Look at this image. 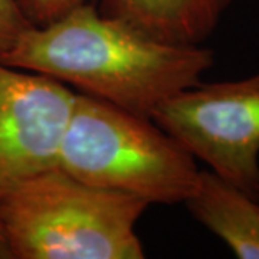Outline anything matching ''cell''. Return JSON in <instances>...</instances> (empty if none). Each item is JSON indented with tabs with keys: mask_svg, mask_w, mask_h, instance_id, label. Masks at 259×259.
Here are the masks:
<instances>
[{
	"mask_svg": "<svg viewBox=\"0 0 259 259\" xmlns=\"http://www.w3.org/2000/svg\"><path fill=\"white\" fill-rule=\"evenodd\" d=\"M30 26L16 0H0V58Z\"/></svg>",
	"mask_w": 259,
	"mask_h": 259,
	"instance_id": "obj_9",
	"label": "cell"
},
{
	"mask_svg": "<svg viewBox=\"0 0 259 259\" xmlns=\"http://www.w3.org/2000/svg\"><path fill=\"white\" fill-rule=\"evenodd\" d=\"M75 98L55 78L0 62V200L58 168Z\"/></svg>",
	"mask_w": 259,
	"mask_h": 259,
	"instance_id": "obj_5",
	"label": "cell"
},
{
	"mask_svg": "<svg viewBox=\"0 0 259 259\" xmlns=\"http://www.w3.org/2000/svg\"><path fill=\"white\" fill-rule=\"evenodd\" d=\"M232 0H102L101 12L171 44L202 45Z\"/></svg>",
	"mask_w": 259,
	"mask_h": 259,
	"instance_id": "obj_7",
	"label": "cell"
},
{
	"mask_svg": "<svg viewBox=\"0 0 259 259\" xmlns=\"http://www.w3.org/2000/svg\"><path fill=\"white\" fill-rule=\"evenodd\" d=\"M151 120L213 173L259 199V72L199 82L161 102Z\"/></svg>",
	"mask_w": 259,
	"mask_h": 259,
	"instance_id": "obj_4",
	"label": "cell"
},
{
	"mask_svg": "<svg viewBox=\"0 0 259 259\" xmlns=\"http://www.w3.org/2000/svg\"><path fill=\"white\" fill-rule=\"evenodd\" d=\"M0 259H13L12 252H10L9 243L6 241L5 232L2 229V225H0Z\"/></svg>",
	"mask_w": 259,
	"mask_h": 259,
	"instance_id": "obj_10",
	"label": "cell"
},
{
	"mask_svg": "<svg viewBox=\"0 0 259 259\" xmlns=\"http://www.w3.org/2000/svg\"><path fill=\"white\" fill-rule=\"evenodd\" d=\"M58 167L88 185L148 204L185 203L200 173L193 154L151 118L81 93Z\"/></svg>",
	"mask_w": 259,
	"mask_h": 259,
	"instance_id": "obj_3",
	"label": "cell"
},
{
	"mask_svg": "<svg viewBox=\"0 0 259 259\" xmlns=\"http://www.w3.org/2000/svg\"><path fill=\"white\" fill-rule=\"evenodd\" d=\"M33 26H45L87 0H16Z\"/></svg>",
	"mask_w": 259,
	"mask_h": 259,
	"instance_id": "obj_8",
	"label": "cell"
},
{
	"mask_svg": "<svg viewBox=\"0 0 259 259\" xmlns=\"http://www.w3.org/2000/svg\"><path fill=\"white\" fill-rule=\"evenodd\" d=\"M185 204L239 259H259V199L203 170Z\"/></svg>",
	"mask_w": 259,
	"mask_h": 259,
	"instance_id": "obj_6",
	"label": "cell"
},
{
	"mask_svg": "<svg viewBox=\"0 0 259 259\" xmlns=\"http://www.w3.org/2000/svg\"><path fill=\"white\" fill-rule=\"evenodd\" d=\"M0 62L151 118L161 102L200 82L214 54L150 36L85 2L45 26L26 29Z\"/></svg>",
	"mask_w": 259,
	"mask_h": 259,
	"instance_id": "obj_1",
	"label": "cell"
},
{
	"mask_svg": "<svg viewBox=\"0 0 259 259\" xmlns=\"http://www.w3.org/2000/svg\"><path fill=\"white\" fill-rule=\"evenodd\" d=\"M148 206L58 167L2 199L0 225L13 259H143L136 225Z\"/></svg>",
	"mask_w": 259,
	"mask_h": 259,
	"instance_id": "obj_2",
	"label": "cell"
}]
</instances>
